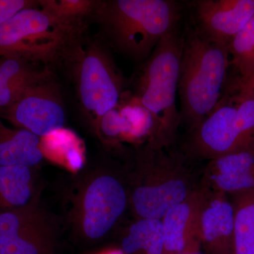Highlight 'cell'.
I'll return each instance as SVG.
<instances>
[{
	"label": "cell",
	"instance_id": "25",
	"mask_svg": "<svg viewBox=\"0 0 254 254\" xmlns=\"http://www.w3.org/2000/svg\"><path fill=\"white\" fill-rule=\"evenodd\" d=\"M108 254H125L124 253L123 251H113V252H110V253Z\"/></svg>",
	"mask_w": 254,
	"mask_h": 254
},
{
	"label": "cell",
	"instance_id": "13",
	"mask_svg": "<svg viewBox=\"0 0 254 254\" xmlns=\"http://www.w3.org/2000/svg\"><path fill=\"white\" fill-rule=\"evenodd\" d=\"M234 207L227 195L210 190L200 222L201 245L208 254H233Z\"/></svg>",
	"mask_w": 254,
	"mask_h": 254
},
{
	"label": "cell",
	"instance_id": "5",
	"mask_svg": "<svg viewBox=\"0 0 254 254\" xmlns=\"http://www.w3.org/2000/svg\"><path fill=\"white\" fill-rule=\"evenodd\" d=\"M254 145V95L225 86L221 98L190 132L187 151L213 160Z\"/></svg>",
	"mask_w": 254,
	"mask_h": 254
},
{
	"label": "cell",
	"instance_id": "4",
	"mask_svg": "<svg viewBox=\"0 0 254 254\" xmlns=\"http://www.w3.org/2000/svg\"><path fill=\"white\" fill-rule=\"evenodd\" d=\"M84 31L73 38L60 60L71 71L82 110L98 123L118 106L126 82L103 39L85 40Z\"/></svg>",
	"mask_w": 254,
	"mask_h": 254
},
{
	"label": "cell",
	"instance_id": "7",
	"mask_svg": "<svg viewBox=\"0 0 254 254\" xmlns=\"http://www.w3.org/2000/svg\"><path fill=\"white\" fill-rule=\"evenodd\" d=\"M165 148L147 144L142 152L150 173L132 195L133 208L140 218L162 220L195 189L181 160L165 153Z\"/></svg>",
	"mask_w": 254,
	"mask_h": 254
},
{
	"label": "cell",
	"instance_id": "10",
	"mask_svg": "<svg viewBox=\"0 0 254 254\" xmlns=\"http://www.w3.org/2000/svg\"><path fill=\"white\" fill-rule=\"evenodd\" d=\"M209 192L205 186L195 188L164 215L161 221L165 254L200 250V217Z\"/></svg>",
	"mask_w": 254,
	"mask_h": 254
},
{
	"label": "cell",
	"instance_id": "11",
	"mask_svg": "<svg viewBox=\"0 0 254 254\" xmlns=\"http://www.w3.org/2000/svg\"><path fill=\"white\" fill-rule=\"evenodd\" d=\"M127 205L125 188L115 177L105 175L92 182L84 198L83 230L87 237L98 240L111 230Z\"/></svg>",
	"mask_w": 254,
	"mask_h": 254
},
{
	"label": "cell",
	"instance_id": "24",
	"mask_svg": "<svg viewBox=\"0 0 254 254\" xmlns=\"http://www.w3.org/2000/svg\"><path fill=\"white\" fill-rule=\"evenodd\" d=\"M180 254H203L200 253V250L198 251H188V252H185L183 253Z\"/></svg>",
	"mask_w": 254,
	"mask_h": 254
},
{
	"label": "cell",
	"instance_id": "9",
	"mask_svg": "<svg viewBox=\"0 0 254 254\" xmlns=\"http://www.w3.org/2000/svg\"><path fill=\"white\" fill-rule=\"evenodd\" d=\"M190 4L191 24L227 44L254 16V0H195Z\"/></svg>",
	"mask_w": 254,
	"mask_h": 254
},
{
	"label": "cell",
	"instance_id": "20",
	"mask_svg": "<svg viewBox=\"0 0 254 254\" xmlns=\"http://www.w3.org/2000/svg\"><path fill=\"white\" fill-rule=\"evenodd\" d=\"M23 217L14 211L0 213V254H6L10 246L23 231Z\"/></svg>",
	"mask_w": 254,
	"mask_h": 254
},
{
	"label": "cell",
	"instance_id": "19",
	"mask_svg": "<svg viewBox=\"0 0 254 254\" xmlns=\"http://www.w3.org/2000/svg\"><path fill=\"white\" fill-rule=\"evenodd\" d=\"M39 1L40 6L55 17L76 26H86L85 19L91 16L97 3V1L89 0H43Z\"/></svg>",
	"mask_w": 254,
	"mask_h": 254
},
{
	"label": "cell",
	"instance_id": "16",
	"mask_svg": "<svg viewBox=\"0 0 254 254\" xmlns=\"http://www.w3.org/2000/svg\"><path fill=\"white\" fill-rule=\"evenodd\" d=\"M31 174L25 166H0V207L19 208L31 196Z\"/></svg>",
	"mask_w": 254,
	"mask_h": 254
},
{
	"label": "cell",
	"instance_id": "14",
	"mask_svg": "<svg viewBox=\"0 0 254 254\" xmlns=\"http://www.w3.org/2000/svg\"><path fill=\"white\" fill-rule=\"evenodd\" d=\"M40 143V137L23 128H10L0 118V166H36L43 158Z\"/></svg>",
	"mask_w": 254,
	"mask_h": 254
},
{
	"label": "cell",
	"instance_id": "1",
	"mask_svg": "<svg viewBox=\"0 0 254 254\" xmlns=\"http://www.w3.org/2000/svg\"><path fill=\"white\" fill-rule=\"evenodd\" d=\"M182 5L175 0L97 1L90 17L99 25L107 46L143 63L162 38L180 26Z\"/></svg>",
	"mask_w": 254,
	"mask_h": 254
},
{
	"label": "cell",
	"instance_id": "2",
	"mask_svg": "<svg viewBox=\"0 0 254 254\" xmlns=\"http://www.w3.org/2000/svg\"><path fill=\"white\" fill-rule=\"evenodd\" d=\"M230 66L228 44L205 36L193 25L182 35L178 94L180 122L191 132L221 98Z\"/></svg>",
	"mask_w": 254,
	"mask_h": 254
},
{
	"label": "cell",
	"instance_id": "8",
	"mask_svg": "<svg viewBox=\"0 0 254 254\" xmlns=\"http://www.w3.org/2000/svg\"><path fill=\"white\" fill-rule=\"evenodd\" d=\"M0 118L38 137L49 136L64 126L66 115L60 88L51 74L25 92Z\"/></svg>",
	"mask_w": 254,
	"mask_h": 254
},
{
	"label": "cell",
	"instance_id": "23",
	"mask_svg": "<svg viewBox=\"0 0 254 254\" xmlns=\"http://www.w3.org/2000/svg\"><path fill=\"white\" fill-rule=\"evenodd\" d=\"M227 84L241 91L249 92L254 95V74L243 80L237 78L227 79Z\"/></svg>",
	"mask_w": 254,
	"mask_h": 254
},
{
	"label": "cell",
	"instance_id": "17",
	"mask_svg": "<svg viewBox=\"0 0 254 254\" xmlns=\"http://www.w3.org/2000/svg\"><path fill=\"white\" fill-rule=\"evenodd\" d=\"M234 198L233 254H254V191Z\"/></svg>",
	"mask_w": 254,
	"mask_h": 254
},
{
	"label": "cell",
	"instance_id": "21",
	"mask_svg": "<svg viewBox=\"0 0 254 254\" xmlns=\"http://www.w3.org/2000/svg\"><path fill=\"white\" fill-rule=\"evenodd\" d=\"M33 68L31 63L18 57H0V93L16 78Z\"/></svg>",
	"mask_w": 254,
	"mask_h": 254
},
{
	"label": "cell",
	"instance_id": "22",
	"mask_svg": "<svg viewBox=\"0 0 254 254\" xmlns=\"http://www.w3.org/2000/svg\"><path fill=\"white\" fill-rule=\"evenodd\" d=\"M38 6L39 1L0 0V25L4 23L21 10Z\"/></svg>",
	"mask_w": 254,
	"mask_h": 254
},
{
	"label": "cell",
	"instance_id": "18",
	"mask_svg": "<svg viewBox=\"0 0 254 254\" xmlns=\"http://www.w3.org/2000/svg\"><path fill=\"white\" fill-rule=\"evenodd\" d=\"M230 66L237 73L235 78L246 79L254 74V16L228 43Z\"/></svg>",
	"mask_w": 254,
	"mask_h": 254
},
{
	"label": "cell",
	"instance_id": "6",
	"mask_svg": "<svg viewBox=\"0 0 254 254\" xmlns=\"http://www.w3.org/2000/svg\"><path fill=\"white\" fill-rule=\"evenodd\" d=\"M85 26L61 21L39 6L27 8L0 25V57L12 55L29 63L61 60Z\"/></svg>",
	"mask_w": 254,
	"mask_h": 254
},
{
	"label": "cell",
	"instance_id": "3",
	"mask_svg": "<svg viewBox=\"0 0 254 254\" xmlns=\"http://www.w3.org/2000/svg\"><path fill=\"white\" fill-rule=\"evenodd\" d=\"M182 48L179 26L164 36L148 59L142 63L133 82L132 94L154 118L163 148L175 141L181 123L176 98Z\"/></svg>",
	"mask_w": 254,
	"mask_h": 254
},
{
	"label": "cell",
	"instance_id": "15",
	"mask_svg": "<svg viewBox=\"0 0 254 254\" xmlns=\"http://www.w3.org/2000/svg\"><path fill=\"white\" fill-rule=\"evenodd\" d=\"M125 254H165L161 220L140 218L129 227L122 242Z\"/></svg>",
	"mask_w": 254,
	"mask_h": 254
},
{
	"label": "cell",
	"instance_id": "12",
	"mask_svg": "<svg viewBox=\"0 0 254 254\" xmlns=\"http://www.w3.org/2000/svg\"><path fill=\"white\" fill-rule=\"evenodd\" d=\"M204 181L209 190L226 195L254 191V145L210 160Z\"/></svg>",
	"mask_w": 254,
	"mask_h": 254
}]
</instances>
